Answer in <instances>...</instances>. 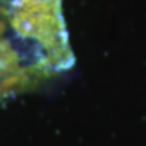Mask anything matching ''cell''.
Masks as SVG:
<instances>
[{"label": "cell", "mask_w": 146, "mask_h": 146, "mask_svg": "<svg viewBox=\"0 0 146 146\" xmlns=\"http://www.w3.org/2000/svg\"><path fill=\"white\" fill-rule=\"evenodd\" d=\"M12 23L17 34L49 54H61L71 48L61 0H16Z\"/></svg>", "instance_id": "6da1fadb"}]
</instances>
